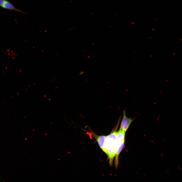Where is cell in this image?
<instances>
[{
    "label": "cell",
    "mask_w": 182,
    "mask_h": 182,
    "mask_svg": "<svg viewBox=\"0 0 182 182\" xmlns=\"http://www.w3.org/2000/svg\"><path fill=\"white\" fill-rule=\"evenodd\" d=\"M2 8L4 9L12 10L24 13L27 14L25 12L15 7L12 4L7 0H6Z\"/></svg>",
    "instance_id": "4"
},
{
    "label": "cell",
    "mask_w": 182,
    "mask_h": 182,
    "mask_svg": "<svg viewBox=\"0 0 182 182\" xmlns=\"http://www.w3.org/2000/svg\"><path fill=\"white\" fill-rule=\"evenodd\" d=\"M117 132L114 131L106 136L103 151L107 155L109 160V164L111 166L117 151L116 139Z\"/></svg>",
    "instance_id": "1"
},
{
    "label": "cell",
    "mask_w": 182,
    "mask_h": 182,
    "mask_svg": "<svg viewBox=\"0 0 182 182\" xmlns=\"http://www.w3.org/2000/svg\"><path fill=\"white\" fill-rule=\"evenodd\" d=\"M93 135L97 141L100 148L103 151L106 136L105 135L98 136L94 133H93Z\"/></svg>",
    "instance_id": "3"
},
{
    "label": "cell",
    "mask_w": 182,
    "mask_h": 182,
    "mask_svg": "<svg viewBox=\"0 0 182 182\" xmlns=\"http://www.w3.org/2000/svg\"><path fill=\"white\" fill-rule=\"evenodd\" d=\"M133 120V119L126 116L125 111L124 110L120 129L126 132Z\"/></svg>",
    "instance_id": "2"
},
{
    "label": "cell",
    "mask_w": 182,
    "mask_h": 182,
    "mask_svg": "<svg viewBox=\"0 0 182 182\" xmlns=\"http://www.w3.org/2000/svg\"><path fill=\"white\" fill-rule=\"evenodd\" d=\"M6 0H0V6L2 7Z\"/></svg>",
    "instance_id": "5"
}]
</instances>
